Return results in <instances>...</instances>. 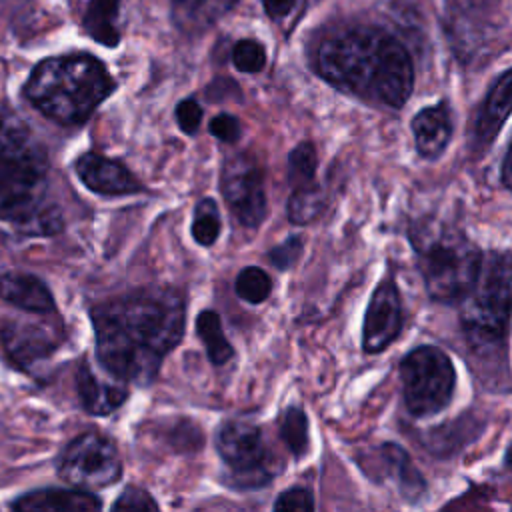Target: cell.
<instances>
[{
	"instance_id": "5",
	"label": "cell",
	"mask_w": 512,
	"mask_h": 512,
	"mask_svg": "<svg viewBox=\"0 0 512 512\" xmlns=\"http://www.w3.org/2000/svg\"><path fill=\"white\" fill-rule=\"evenodd\" d=\"M410 240L428 294L438 302L462 300L482 266L478 246L458 228L440 222L414 224Z\"/></svg>"
},
{
	"instance_id": "20",
	"label": "cell",
	"mask_w": 512,
	"mask_h": 512,
	"mask_svg": "<svg viewBox=\"0 0 512 512\" xmlns=\"http://www.w3.org/2000/svg\"><path fill=\"white\" fill-rule=\"evenodd\" d=\"M238 0H172V20L188 34L210 28Z\"/></svg>"
},
{
	"instance_id": "30",
	"label": "cell",
	"mask_w": 512,
	"mask_h": 512,
	"mask_svg": "<svg viewBox=\"0 0 512 512\" xmlns=\"http://www.w3.org/2000/svg\"><path fill=\"white\" fill-rule=\"evenodd\" d=\"M112 510L134 512V510H158V502L142 488L128 486L122 490L120 498L112 504Z\"/></svg>"
},
{
	"instance_id": "32",
	"label": "cell",
	"mask_w": 512,
	"mask_h": 512,
	"mask_svg": "<svg viewBox=\"0 0 512 512\" xmlns=\"http://www.w3.org/2000/svg\"><path fill=\"white\" fill-rule=\"evenodd\" d=\"M300 252H302V238H300V236H290L286 242L274 246V248L268 252V256H270V262H272L276 268L284 270V268H288V266H292V264L296 262V258L300 256Z\"/></svg>"
},
{
	"instance_id": "2",
	"label": "cell",
	"mask_w": 512,
	"mask_h": 512,
	"mask_svg": "<svg viewBox=\"0 0 512 512\" xmlns=\"http://www.w3.org/2000/svg\"><path fill=\"white\" fill-rule=\"evenodd\" d=\"M314 68L334 88L390 108H402L414 86L410 52L378 26L356 24L330 32L316 46Z\"/></svg>"
},
{
	"instance_id": "36",
	"label": "cell",
	"mask_w": 512,
	"mask_h": 512,
	"mask_svg": "<svg viewBox=\"0 0 512 512\" xmlns=\"http://www.w3.org/2000/svg\"><path fill=\"white\" fill-rule=\"evenodd\" d=\"M502 184L512 190V144L504 156V162H502Z\"/></svg>"
},
{
	"instance_id": "15",
	"label": "cell",
	"mask_w": 512,
	"mask_h": 512,
	"mask_svg": "<svg viewBox=\"0 0 512 512\" xmlns=\"http://www.w3.org/2000/svg\"><path fill=\"white\" fill-rule=\"evenodd\" d=\"M74 170L82 180V184L96 194L120 196V194H134L142 190V184L120 160L108 158L98 152L82 154L74 162Z\"/></svg>"
},
{
	"instance_id": "9",
	"label": "cell",
	"mask_w": 512,
	"mask_h": 512,
	"mask_svg": "<svg viewBox=\"0 0 512 512\" xmlns=\"http://www.w3.org/2000/svg\"><path fill=\"white\" fill-rule=\"evenodd\" d=\"M58 474L70 486L96 490L114 484L122 476V460L112 438L100 432H84L60 454Z\"/></svg>"
},
{
	"instance_id": "13",
	"label": "cell",
	"mask_w": 512,
	"mask_h": 512,
	"mask_svg": "<svg viewBox=\"0 0 512 512\" xmlns=\"http://www.w3.org/2000/svg\"><path fill=\"white\" fill-rule=\"evenodd\" d=\"M0 340L10 362L20 368L34 366L58 348L56 332L46 324L24 318H8L0 328Z\"/></svg>"
},
{
	"instance_id": "17",
	"label": "cell",
	"mask_w": 512,
	"mask_h": 512,
	"mask_svg": "<svg viewBox=\"0 0 512 512\" xmlns=\"http://www.w3.org/2000/svg\"><path fill=\"white\" fill-rule=\"evenodd\" d=\"M512 114V68L492 84L474 126V144L490 146L506 118Z\"/></svg>"
},
{
	"instance_id": "1",
	"label": "cell",
	"mask_w": 512,
	"mask_h": 512,
	"mask_svg": "<svg viewBox=\"0 0 512 512\" xmlns=\"http://www.w3.org/2000/svg\"><path fill=\"white\" fill-rule=\"evenodd\" d=\"M96 356L126 382L146 386L180 342L186 304L178 290L144 288L92 308Z\"/></svg>"
},
{
	"instance_id": "4",
	"label": "cell",
	"mask_w": 512,
	"mask_h": 512,
	"mask_svg": "<svg viewBox=\"0 0 512 512\" xmlns=\"http://www.w3.org/2000/svg\"><path fill=\"white\" fill-rule=\"evenodd\" d=\"M112 90L110 72L90 54L50 56L34 66L24 84L30 104L64 126L86 122Z\"/></svg>"
},
{
	"instance_id": "33",
	"label": "cell",
	"mask_w": 512,
	"mask_h": 512,
	"mask_svg": "<svg viewBox=\"0 0 512 512\" xmlns=\"http://www.w3.org/2000/svg\"><path fill=\"white\" fill-rule=\"evenodd\" d=\"M176 122H178L182 132L196 134V130L200 128V122H202V108H200V104L194 98L182 100L176 106Z\"/></svg>"
},
{
	"instance_id": "27",
	"label": "cell",
	"mask_w": 512,
	"mask_h": 512,
	"mask_svg": "<svg viewBox=\"0 0 512 512\" xmlns=\"http://www.w3.org/2000/svg\"><path fill=\"white\" fill-rule=\"evenodd\" d=\"M316 148L312 142H300L288 156V180L294 188L314 182L316 174Z\"/></svg>"
},
{
	"instance_id": "34",
	"label": "cell",
	"mask_w": 512,
	"mask_h": 512,
	"mask_svg": "<svg viewBox=\"0 0 512 512\" xmlns=\"http://www.w3.org/2000/svg\"><path fill=\"white\" fill-rule=\"evenodd\" d=\"M210 134L216 136L218 140L222 142H236L242 134V128H240V122L236 116L232 114H218L210 120Z\"/></svg>"
},
{
	"instance_id": "10",
	"label": "cell",
	"mask_w": 512,
	"mask_h": 512,
	"mask_svg": "<svg viewBox=\"0 0 512 512\" xmlns=\"http://www.w3.org/2000/svg\"><path fill=\"white\" fill-rule=\"evenodd\" d=\"M220 192L242 226L258 228L266 216L264 174L248 154L226 158L220 170Z\"/></svg>"
},
{
	"instance_id": "14",
	"label": "cell",
	"mask_w": 512,
	"mask_h": 512,
	"mask_svg": "<svg viewBox=\"0 0 512 512\" xmlns=\"http://www.w3.org/2000/svg\"><path fill=\"white\" fill-rule=\"evenodd\" d=\"M76 390L82 406L96 416L114 412L128 398L126 380L110 372L102 362L96 366L90 360H84L76 372Z\"/></svg>"
},
{
	"instance_id": "18",
	"label": "cell",
	"mask_w": 512,
	"mask_h": 512,
	"mask_svg": "<svg viewBox=\"0 0 512 512\" xmlns=\"http://www.w3.org/2000/svg\"><path fill=\"white\" fill-rule=\"evenodd\" d=\"M0 298L32 314H48L56 308L48 286L28 272L0 274Z\"/></svg>"
},
{
	"instance_id": "21",
	"label": "cell",
	"mask_w": 512,
	"mask_h": 512,
	"mask_svg": "<svg viewBox=\"0 0 512 512\" xmlns=\"http://www.w3.org/2000/svg\"><path fill=\"white\" fill-rule=\"evenodd\" d=\"M120 12V0H90L84 14V30L98 44L114 48L120 40V30L116 26Z\"/></svg>"
},
{
	"instance_id": "3",
	"label": "cell",
	"mask_w": 512,
	"mask_h": 512,
	"mask_svg": "<svg viewBox=\"0 0 512 512\" xmlns=\"http://www.w3.org/2000/svg\"><path fill=\"white\" fill-rule=\"evenodd\" d=\"M0 220L30 234L60 230V210L50 200V164L28 124L0 102Z\"/></svg>"
},
{
	"instance_id": "28",
	"label": "cell",
	"mask_w": 512,
	"mask_h": 512,
	"mask_svg": "<svg viewBox=\"0 0 512 512\" xmlns=\"http://www.w3.org/2000/svg\"><path fill=\"white\" fill-rule=\"evenodd\" d=\"M382 454H384L386 462H390L392 468L396 470V474L400 478L398 482L402 484V490H410V492L418 494L424 488L422 476L418 474V470H414L410 466V460H408V456H406V452L402 448L388 444V446H384Z\"/></svg>"
},
{
	"instance_id": "26",
	"label": "cell",
	"mask_w": 512,
	"mask_h": 512,
	"mask_svg": "<svg viewBox=\"0 0 512 512\" xmlns=\"http://www.w3.org/2000/svg\"><path fill=\"white\" fill-rule=\"evenodd\" d=\"M234 290H236L238 298H242L244 302L260 304L270 296L272 280L262 268L248 266V268H242L238 272L236 282H234Z\"/></svg>"
},
{
	"instance_id": "7",
	"label": "cell",
	"mask_w": 512,
	"mask_h": 512,
	"mask_svg": "<svg viewBox=\"0 0 512 512\" xmlns=\"http://www.w3.org/2000/svg\"><path fill=\"white\" fill-rule=\"evenodd\" d=\"M402 394L414 416L440 412L452 398L456 372L450 358L436 346H418L400 362Z\"/></svg>"
},
{
	"instance_id": "35",
	"label": "cell",
	"mask_w": 512,
	"mask_h": 512,
	"mask_svg": "<svg viewBox=\"0 0 512 512\" xmlns=\"http://www.w3.org/2000/svg\"><path fill=\"white\" fill-rule=\"evenodd\" d=\"M262 4H264V10L270 18L280 20V18H284L292 12L296 0H262Z\"/></svg>"
},
{
	"instance_id": "37",
	"label": "cell",
	"mask_w": 512,
	"mask_h": 512,
	"mask_svg": "<svg viewBox=\"0 0 512 512\" xmlns=\"http://www.w3.org/2000/svg\"><path fill=\"white\" fill-rule=\"evenodd\" d=\"M506 464H508V468H512V446L506 452Z\"/></svg>"
},
{
	"instance_id": "16",
	"label": "cell",
	"mask_w": 512,
	"mask_h": 512,
	"mask_svg": "<svg viewBox=\"0 0 512 512\" xmlns=\"http://www.w3.org/2000/svg\"><path fill=\"white\" fill-rule=\"evenodd\" d=\"M100 506L98 496L76 486L34 490L12 502V508L22 512H92Z\"/></svg>"
},
{
	"instance_id": "6",
	"label": "cell",
	"mask_w": 512,
	"mask_h": 512,
	"mask_svg": "<svg viewBox=\"0 0 512 512\" xmlns=\"http://www.w3.org/2000/svg\"><path fill=\"white\" fill-rule=\"evenodd\" d=\"M512 316V256L482 258L476 282L462 298L460 322L472 344H494L508 332Z\"/></svg>"
},
{
	"instance_id": "31",
	"label": "cell",
	"mask_w": 512,
	"mask_h": 512,
	"mask_svg": "<svg viewBox=\"0 0 512 512\" xmlns=\"http://www.w3.org/2000/svg\"><path fill=\"white\" fill-rule=\"evenodd\" d=\"M274 510L280 512H310L314 510V498L306 488H290L282 492L276 502Z\"/></svg>"
},
{
	"instance_id": "8",
	"label": "cell",
	"mask_w": 512,
	"mask_h": 512,
	"mask_svg": "<svg viewBox=\"0 0 512 512\" xmlns=\"http://www.w3.org/2000/svg\"><path fill=\"white\" fill-rule=\"evenodd\" d=\"M216 450L226 466L228 484L238 490L262 488L276 472L262 430L248 420L222 422L216 432Z\"/></svg>"
},
{
	"instance_id": "29",
	"label": "cell",
	"mask_w": 512,
	"mask_h": 512,
	"mask_svg": "<svg viewBox=\"0 0 512 512\" xmlns=\"http://www.w3.org/2000/svg\"><path fill=\"white\" fill-rule=\"evenodd\" d=\"M232 62L236 70L246 74H256L266 64V50L256 40H238L232 48Z\"/></svg>"
},
{
	"instance_id": "22",
	"label": "cell",
	"mask_w": 512,
	"mask_h": 512,
	"mask_svg": "<svg viewBox=\"0 0 512 512\" xmlns=\"http://www.w3.org/2000/svg\"><path fill=\"white\" fill-rule=\"evenodd\" d=\"M196 332L206 348V354L212 364L220 366L228 362L234 354L232 344L226 340L220 316L214 310H204L196 318Z\"/></svg>"
},
{
	"instance_id": "19",
	"label": "cell",
	"mask_w": 512,
	"mask_h": 512,
	"mask_svg": "<svg viewBox=\"0 0 512 512\" xmlns=\"http://www.w3.org/2000/svg\"><path fill=\"white\" fill-rule=\"evenodd\" d=\"M416 148L424 158H436L452 136V120L446 104L422 108L412 120Z\"/></svg>"
},
{
	"instance_id": "11",
	"label": "cell",
	"mask_w": 512,
	"mask_h": 512,
	"mask_svg": "<svg viewBox=\"0 0 512 512\" xmlns=\"http://www.w3.org/2000/svg\"><path fill=\"white\" fill-rule=\"evenodd\" d=\"M502 0H444L446 32L460 54H472L494 30Z\"/></svg>"
},
{
	"instance_id": "23",
	"label": "cell",
	"mask_w": 512,
	"mask_h": 512,
	"mask_svg": "<svg viewBox=\"0 0 512 512\" xmlns=\"http://www.w3.org/2000/svg\"><path fill=\"white\" fill-rule=\"evenodd\" d=\"M326 206V196L320 186L306 184L300 188H294L290 200H288V220L292 224H310L316 220Z\"/></svg>"
},
{
	"instance_id": "24",
	"label": "cell",
	"mask_w": 512,
	"mask_h": 512,
	"mask_svg": "<svg viewBox=\"0 0 512 512\" xmlns=\"http://www.w3.org/2000/svg\"><path fill=\"white\" fill-rule=\"evenodd\" d=\"M280 438L294 456H302L308 450V418L304 410L290 406L280 416Z\"/></svg>"
},
{
	"instance_id": "25",
	"label": "cell",
	"mask_w": 512,
	"mask_h": 512,
	"mask_svg": "<svg viewBox=\"0 0 512 512\" xmlns=\"http://www.w3.org/2000/svg\"><path fill=\"white\" fill-rule=\"evenodd\" d=\"M220 212L218 204L212 198H202L194 208L192 218V236L200 246H212L220 236Z\"/></svg>"
},
{
	"instance_id": "12",
	"label": "cell",
	"mask_w": 512,
	"mask_h": 512,
	"mask_svg": "<svg viewBox=\"0 0 512 512\" xmlns=\"http://www.w3.org/2000/svg\"><path fill=\"white\" fill-rule=\"evenodd\" d=\"M402 330V302L392 278L382 280L368 304L362 328V348L376 354L390 346Z\"/></svg>"
}]
</instances>
